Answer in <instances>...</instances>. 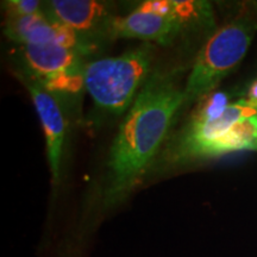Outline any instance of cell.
Segmentation results:
<instances>
[{
  "instance_id": "6da1fadb",
  "label": "cell",
  "mask_w": 257,
  "mask_h": 257,
  "mask_svg": "<svg viewBox=\"0 0 257 257\" xmlns=\"http://www.w3.org/2000/svg\"><path fill=\"white\" fill-rule=\"evenodd\" d=\"M184 102V91L172 75H150L112 143L104 191L106 206L119 204L142 181Z\"/></svg>"
},
{
  "instance_id": "7a4b0ae2",
  "label": "cell",
  "mask_w": 257,
  "mask_h": 257,
  "mask_svg": "<svg viewBox=\"0 0 257 257\" xmlns=\"http://www.w3.org/2000/svg\"><path fill=\"white\" fill-rule=\"evenodd\" d=\"M257 32V16L245 14L214 32L195 57L184 89L185 106L213 92L248 53Z\"/></svg>"
},
{
  "instance_id": "3957f363",
  "label": "cell",
  "mask_w": 257,
  "mask_h": 257,
  "mask_svg": "<svg viewBox=\"0 0 257 257\" xmlns=\"http://www.w3.org/2000/svg\"><path fill=\"white\" fill-rule=\"evenodd\" d=\"M153 50L142 47L123 55L105 57L87 63L83 70V87L99 110L121 114L131 107L137 91L150 78Z\"/></svg>"
},
{
  "instance_id": "277c9868",
  "label": "cell",
  "mask_w": 257,
  "mask_h": 257,
  "mask_svg": "<svg viewBox=\"0 0 257 257\" xmlns=\"http://www.w3.org/2000/svg\"><path fill=\"white\" fill-rule=\"evenodd\" d=\"M213 12L207 2L150 0L112 22L108 37L137 38L169 44L188 27L212 28Z\"/></svg>"
},
{
  "instance_id": "5b68a950",
  "label": "cell",
  "mask_w": 257,
  "mask_h": 257,
  "mask_svg": "<svg viewBox=\"0 0 257 257\" xmlns=\"http://www.w3.org/2000/svg\"><path fill=\"white\" fill-rule=\"evenodd\" d=\"M25 66L34 80L50 93L76 94L83 87L82 55L60 44L22 46Z\"/></svg>"
},
{
  "instance_id": "8992f818",
  "label": "cell",
  "mask_w": 257,
  "mask_h": 257,
  "mask_svg": "<svg viewBox=\"0 0 257 257\" xmlns=\"http://www.w3.org/2000/svg\"><path fill=\"white\" fill-rule=\"evenodd\" d=\"M257 117V102L242 99L231 102L218 118L210 120L192 119L168 149V160L173 163H186L198 159L199 153L208 144L223 136L237 121Z\"/></svg>"
},
{
  "instance_id": "52a82bcc",
  "label": "cell",
  "mask_w": 257,
  "mask_h": 257,
  "mask_svg": "<svg viewBox=\"0 0 257 257\" xmlns=\"http://www.w3.org/2000/svg\"><path fill=\"white\" fill-rule=\"evenodd\" d=\"M5 35L22 46L54 43L78 51L80 55L91 53L95 44V42L51 21L44 12L28 17H8Z\"/></svg>"
},
{
  "instance_id": "ba28073f",
  "label": "cell",
  "mask_w": 257,
  "mask_h": 257,
  "mask_svg": "<svg viewBox=\"0 0 257 257\" xmlns=\"http://www.w3.org/2000/svg\"><path fill=\"white\" fill-rule=\"evenodd\" d=\"M44 14L93 42L99 37H108L112 22L117 17L110 5L94 0H54L44 5Z\"/></svg>"
},
{
  "instance_id": "9c48e42d",
  "label": "cell",
  "mask_w": 257,
  "mask_h": 257,
  "mask_svg": "<svg viewBox=\"0 0 257 257\" xmlns=\"http://www.w3.org/2000/svg\"><path fill=\"white\" fill-rule=\"evenodd\" d=\"M46 136L47 155L49 161L51 180L54 186L59 185L61 160H62L64 140H66V120L59 101L51 93L41 86L36 80L24 79Z\"/></svg>"
},
{
  "instance_id": "30bf717a",
  "label": "cell",
  "mask_w": 257,
  "mask_h": 257,
  "mask_svg": "<svg viewBox=\"0 0 257 257\" xmlns=\"http://www.w3.org/2000/svg\"><path fill=\"white\" fill-rule=\"evenodd\" d=\"M238 150H257V117L237 121L223 136L205 147L199 153L198 159L216 157Z\"/></svg>"
},
{
  "instance_id": "8fae6325",
  "label": "cell",
  "mask_w": 257,
  "mask_h": 257,
  "mask_svg": "<svg viewBox=\"0 0 257 257\" xmlns=\"http://www.w3.org/2000/svg\"><path fill=\"white\" fill-rule=\"evenodd\" d=\"M199 105L198 111L193 115L192 119L197 120H210L218 118L223 112L229 107L230 96L225 92H212L204 96Z\"/></svg>"
},
{
  "instance_id": "7c38bea8",
  "label": "cell",
  "mask_w": 257,
  "mask_h": 257,
  "mask_svg": "<svg viewBox=\"0 0 257 257\" xmlns=\"http://www.w3.org/2000/svg\"><path fill=\"white\" fill-rule=\"evenodd\" d=\"M4 4L8 17H28L44 12V5L36 0H10Z\"/></svg>"
},
{
  "instance_id": "4fadbf2b",
  "label": "cell",
  "mask_w": 257,
  "mask_h": 257,
  "mask_svg": "<svg viewBox=\"0 0 257 257\" xmlns=\"http://www.w3.org/2000/svg\"><path fill=\"white\" fill-rule=\"evenodd\" d=\"M246 99L250 101L257 102V79L250 85L248 93H246Z\"/></svg>"
}]
</instances>
